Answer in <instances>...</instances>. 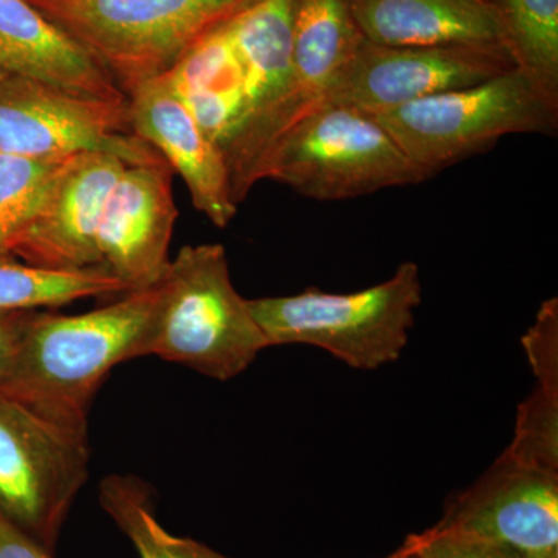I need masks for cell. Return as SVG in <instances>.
<instances>
[{
    "instance_id": "6da1fadb",
    "label": "cell",
    "mask_w": 558,
    "mask_h": 558,
    "mask_svg": "<svg viewBox=\"0 0 558 558\" xmlns=\"http://www.w3.org/2000/svg\"><path fill=\"white\" fill-rule=\"evenodd\" d=\"M159 300V282L80 315L36 310L0 398L47 421L89 433L92 400L109 371L140 357Z\"/></svg>"
},
{
    "instance_id": "7a4b0ae2",
    "label": "cell",
    "mask_w": 558,
    "mask_h": 558,
    "mask_svg": "<svg viewBox=\"0 0 558 558\" xmlns=\"http://www.w3.org/2000/svg\"><path fill=\"white\" fill-rule=\"evenodd\" d=\"M270 348L230 277L222 244L185 245L159 281L140 357L157 355L216 380L240 376Z\"/></svg>"
},
{
    "instance_id": "3957f363",
    "label": "cell",
    "mask_w": 558,
    "mask_h": 558,
    "mask_svg": "<svg viewBox=\"0 0 558 558\" xmlns=\"http://www.w3.org/2000/svg\"><path fill=\"white\" fill-rule=\"evenodd\" d=\"M130 97L253 0H28Z\"/></svg>"
},
{
    "instance_id": "277c9868",
    "label": "cell",
    "mask_w": 558,
    "mask_h": 558,
    "mask_svg": "<svg viewBox=\"0 0 558 558\" xmlns=\"http://www.w3.org/2000/svg\"><path fill=\"white\" fill-rule=\"evenodd\" d=\"M421 303V271L407 260L387 281L360 292L310 288L296 295L248 300V307L270 348L311 344L351 368L371 371L402 355Z\"/></svg>"
},
{
    "instance_id": "5b68a950",
    "label": "cell",
    "mask_w": 558,
    "mask_h": 558,
    "mask_svg": "<svg viewBox=\"0 0 558 558\" xmlns=\"http://www.w3.org/2000/svg\"><path fill=\"white\" fill-rule=\"evenodd\" d=\"M373 117L428 179L508 135H553L558 128V110L519 69Z\"/></svg>"
},
{
    "instance_id": "8992f818",
    "label": "cell",
    "mask_w": 558,
    "mask_h": 558,
    "mask_svg": "<svg viewBox=\"0 0 558 558\" xmlns=\"http://www.w3.org/2000/svg\"><path fill=\"white\" fill-rule=\"evenodd\" d=\"M314 201H347L395 186L417 185L424 174L369 113L323 105L278 143L258 171Z\"/></svg>"
},
{
    "instance_id": "52a82bcc",
    "label": "cell",
    "mask_w": 558,
    "mask_h": 558,
    "mask_svg": "<svg viewBox=\"0 0 558 558\" xmlns=\"http://www.w3.org/2000/svg\"><path fill=\"white\" fill-rule=\"evenodd\" d=\"M89 462V433L0 398V515L51 554Z\"/></svg>"
},
{
    "instance_id": "ba28073f",
    "label": "cell",
    "mask_w": 558,
    "mask_h": 558,
    "mask_svg": "<svg viewBox=\"0 0 558 558\" xmlns=\"http://www.w3.org/2000/svg\"><path fill=\"white\" fill-rule=\"evenodd\" d=\"M0 153L39 160L100 153L128 167L165 161L132 131L128 100L83 97L11 75L0 76Z\"/></svg>"
},
{
    "instance_id": "9c48e42d",
    "label": "cell",
    "mask_w": 558,
    "mask_h": 558,
    "mask_svg": "<svg viewBox=\"0 0 558 558\" xmlns=\"http://www.w3.org/2000/svg\"><path fill=\"white\" fill-rule=\"evenodd\" d=\"M513 69L515 62L502 46L387 47L363 39L330 84L323 105L376 116Z\"/></svg>"
},
{
    "instance_id": "30bf717a",
    "label": "cell",
    "mask_w": 558,
    "mask_h": 558,
    "mask_svg": "<svg viewBox=\"0 0 558 558\" xmlns=\"http://www.w3.org/2000/svg\"><path fill=\"white\" fill-rule=\"evenodd\" d=\"M126 167L119 157L100 153L62 160L11 245L10 256L46 270L101 267L98 223L110 190Z\"/></svg>"
},
{
    "instance_id": "8fae6325",
    "label": "cell",
    "mask_w": 558,
    "mask_h": 558,
    "mask_svg": "<svg viewBox=\"0 0 558 558\" xmlns=\"http://www.w3.org/2000/svg\"><path fill=\"white\" fill-rule=\"evenodd\" d=\"M439 531L487 539L523 558H558V473L501 457L447 505Z\"/></svg>"
},
{
    "instance_id": "7c38bea8",
    "label": "cell",
    "mask_w": 558,
    "mask_h": 558,
    "mask_svg": "<svg viewBox=\"0 0 558 558\" xmlns=\"http://www.w3.org/2000/svg\"><path fill=\"white\" fill-rule=\"evenodd\" d=\"M167 161L126 167L110 190L97 230L100 266L128 292L156 286L170 266L179 209Z\"/></svg>"
},
{
    "instance_id": "4fadbf2b",
    "label": "cell",
    "mask_w": 558,
    "mask_h": 558,
    "mask_svg": "<svg viewBox=\"0 0 558 558\" xmlns=\"http://www.w3.org/2000/svg\"><path fill=\"white\" fill-rule=\"evenodd\" d=\"M132 131L178 172L194 207L213 226L226 229L238 213L230 172L218 145L202 132L170 76L142 84L128 97Z\"/></svg>"
},
{
    "instance_id": "5bb4252c",
    "label": "cell",
    "mask_w": 558,
    "mask_h": 558,
    "mask_svg": "<svg viewBox=\"0 0 558 558\" xmlns=\"http://www.w3.org/2000/svg\"><path fill=\"white\" fill-rule=\"evenodd\" d=\"M0 73L98 100H128L108 73L28 0H0Z\"/></svg>"
},
{
    "instance_id": "9a60e30c",
    "label": "cell",
    "mask_w": 558,
    "mask_h": 558,
    "mask_svg": "<svg viewBox=\"0 0 558 558\" xmlns=\"http://www.w3.org/2000/svg\"><path fill=\"white\" fill-rule=\"evenodd\" d=\"M363 38L377 46H502L490 0H349Z\"/></svg>"
},
{
    "instance_id": "2e32d148",
    "label": "cell",
    "mask_w": 558,
    "mask_h": 558,
    "mask_svg": "<svg viewBox=\"0 0 558 558\" xmlns=\"http://www.w3.org/2000/svg\"><path fill=\"white\" fill-rule=\"evenodd\" d=\"M167 75L202 132L222 150L247 109L244 73L229 21L197 40Z\"/></svg>"
},
{
    "instance_id": "e0dca14e",
    "label": "cell",
    "mask_w": 558,
    "mask_h": 558,
    "mask_svg": "<svg viewBox=\"0 0 558 558\" xmlns=\"http://www.w3.org/2000/svg\"><path fill=\"white\" fill-rule=\"evenodd\" d=\"M295 5L296 0H253L229 21L247 97L242 123L269 108L288 84Z\"/></svg>"
},
{
    "instance_id": "ac0fdd59",
    "label": "cell",
    "mask_w": 558,
    "mask_h": 558,
    "mask_svg": "<svg viewBox=\"0 0 558 558\" xmlns=\"http://www.w3.org/2000/svg\"><path fill=\"white\" fill-rule=\"evenodd\" d=\"M490 2L517 69L558 110V0Z\"/></svg>"
},
{
    "instance_id": "d6986e66",
    "label": "cell",
    "mask_w": 558,
    "mask_h": 558,
    "mask_svg": "<svg viewBox=\"0 0 558 558\" xmlns=\"http://www.w3.org/2000/svg\"><path fill=\"white\" fill-rule=\"evenodd\" d=\"M100 502L131 539L140 558H230L196 539L178 537L156 517L153 490L132 475H110L100 486Z\"/></svg>"
},
{
    "instance_id": "ffe728a7",
    "label": "cell",
    "mask_w": 558,
    "mask_h": 558,
    "mask_svg": "<svg viewBox=\"0 0 558 558\" xmlns=\"http://www.w3.org/2000/svg\"><path fill=\"white\" fill-rule=\"evenodd\" d=\"M126 292V286L101 267L46 270L13 256H0V310H50L76 300Z\"/></svg>"
},
{
    "instance_id": "44dd1931",
    "label": "cell",
    "mask_w": 558,
    "mask_h": 558,
    "mask_svg": "<svg viewBox=\"0 0 558 558\" xmlns=\"http://www.w3.org/2000/svg\"><path fill=\"white\" fill-rule=\"evenodd\" d=\"M62 160L0 153V256H10L11 245L31 219L40 194Z\"/></svg>"
},
{
    "instance_id": "7402d4cb",
    "label": "cell",
    "mask_w": 558,
    "mask_h": 558,
    "mask_svg": "<svg viewBox=\"0 0 558 558\" xmlns=\"http://www.w3.org/2000/svg\"><path fill=\"white\" fill-rule=\"evenodd\" d=\"M505 453L520 464L558 473V381L537 380L520 405L515 435Z\"/></svg>"
},
{
    "instance_id": "603a6c76",
    "label": "cell",
    "mask_w": 558,
    "mask_h": 558,
    "mask_svg": "<svg viewBox=\"0 0 558 558\" xmlns=\"http://www.w3.org/2000/svg\"><path fill=\"white\" fill-rule=\"evenodd\" d=\"M405 542L421 558H523L508 546L436 527L410 535Z\"/></svg>"
},
{
    "instance_id": "cb8c5ba5",
    "label": "cell",
    "mask_w": 558,
    "mask_h": 558,
    "mask_svg": "<svg viewBox=\"0 0 558 558\" xmlns=\"http://www.w3.org/2000/svg\"><path fill=\"white\" fill-rule=\"evenodd\" d=\"M36 310H0V380L9 373Z\"/></svg>"
},
{
    "instance_id": "d4e9b609",
    "label": "cell",
    "mask_w": 558,
    "mask_h": 558,
    "mask_svg": "<svg viewBox=\"0 0 558 558\" xmlns=\"http://www.w3.org/2000/svg\"><path fill=\"white\" fill-rule=\"evenodd\" d=\"M0 558H53V554L0 515Z\"/></svg>"
},
{
    "instance_id": "484cf974",
    "label": "cell",
    "mask_w": 558,
    "mask_h": 558,
    "mask_svg": "<svg viewBox=\"0 0 558 558\" xmlns=\"http://www.w3.org/2000/svg\"><path fill=\"white\" fill-rule=\"evenodd\" d=\"M387 558H421L417 556L416 550L411 548L409 543H403L402 546L398 550H396L395 554H391V556Z\"/></svg>"
},
{
    "instance_id": "4316f807",
    "label": "cell",
    "mask_w": 558,
    "mask_h": 558,
    "mask_svg": "<svg viewBox=\"0 0 558 558\" xmlns=\"http://www.w3.org/2000/svg\"><path fill=\"white\" fill-rule=\"evenodd\" d=\"M0 76H2V73H0Z\"/></svg>"
}]
</instances>
